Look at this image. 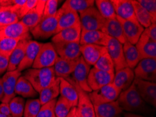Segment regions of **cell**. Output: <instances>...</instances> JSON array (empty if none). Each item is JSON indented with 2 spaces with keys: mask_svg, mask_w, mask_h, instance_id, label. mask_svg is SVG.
I'll return each instance as SVG.
<instances>
[{
  "mask_svg": "<svg viewBox=\"0 0 156 117\" xmlns=\"http://www.w3.org/2000/svg\"><path fill=\"white\" fill-rule=\"evenodd\" d=\"M117 102L122 111L129 113L148 114L151 109L139 95L134 83L127 90L120 92Z\"/></svg>",
  "mask_w": 156,
  "mask_h": 117,
  "instance_id": "obj_1",
  "label": "cell"
},
{
  "mask_svg": "<svg viewBox=\"0 0 156 117\" xmlns=\"http://www.w3.org/2000/svg\"><path fill=\"white\" fill-rule=\"evenodd\" d=\"M23 76L29 81L37 93L48 87L57 78L53 67L41 69H28L23 74Z\"/></svg>",
  "mask_w": 156,
  "mask_h": 117,
  "instance_id": "obj_2",
  "label": "cell"
},
{
  "mask_svg": "<svg viewBox=\"0 0 156 117\" xmlns=\"http://www.w3.org/2000/svg\"><path fill=\"white\" fill-rule=\"evenodd\" d=\"M81 30L101 31L106 19L101 16L96 7L91 6L79 13Z\"/></svg>",
  "mask_w": 156,
  "mask_h": 117,
  "instance_id": "obj_3",
  "label": "cell"
},
{
  "mask_svg": "<svg viewBox=\"0 0 156 117\" xmlns=\"http://www.w3.org/2000/svg\"><path fill=\"white\" fill-rule=\"evenodd\" d=\"M120 91L113 83H109L100 89L89 93L88 95L93 105L114 102L117 100Z\"/></svg>",
  "mask_w": 156,
  "mask_h": 117,
  "instance_id": "obj_4",
  "label": "cell"
},
{
  "mask_svg": "<svg viewBox=\"0 0 156 117\" xmlns=\"http://www.w3.org/2000/svg\"><path fill=\"white\" fill-rule=\"evenodd\" d=\"M58 57V54L52 43L43 44L32 68L34 69L51 68L54 66Z\"/></svg>",
  "mask_w": 156,
  "mask_h": 117,
  "instance_id": "obj_5",
  "label": "cell"
},
{
  "mask_svg": "<svg viewBox=\"0 0 156 117\" xmlns=\"http://www.w3.org/2000/svg\"><path fill=\"white\" fill-rule=\"evenodd\" d=\"M58 15L51 17H43L39 24L30 30L33 37L37 39H48L56 34L58 27Z\"/></svg>",
  "mask_w": 156,
  "mask_h": 117,
  "instance_id": "obj_6",
  "label": "cell"
},
{
  "mask_svg": "<svg viewBox=\"0 0 156 117\" xmlns=\"http://www.w3.org/2000/svg\"><path fill=\"white\" fill-rule=\"evenodd\" d=\"M65 79L72 83L77 90L79 96L76 107L77 117H95L93 104H92L88 93L83 90L70 77L66 78Z\"/></svg>",
  "mask_w": 156,
  "mask_h": 117,
  "instance_id": "obj_7",
  "label": "cell"
},
{
  "mask_svg": "<svg viewBox=\"0 0 156 117\" xmlns=\"http://www.w3.org/2000/svg\"><path fill=\"white\" fill-rule=\"evenodd\" d=\"M134 73L135 78L147 81L156 82V59L146 58L139 62L135 68Z\"/></svg>",
  "mask_w": 156,
  "mask_h": 117,
  "instance_id": "obj_8",
  "label": "cell"
},
{
  "mask_svg": "<svg viewBox=\"0 0 156 117\" xmlns=\"http://www.w3.org/2000/svg\"><path fill=\"white\" fill-rule=\"evenodd\" d=\"M133 83L139 95L146 104L156 106V83L134 78Z\"/></svg>",
  "mask_w": 156,
  "mask_h": 117,
  "instance_id": "obj_9",
  "label": "cell"
},
{
  "mask_svg": "<svg viewBox=\"0 0 156 117\" xmlns=\"http://www.w3.org/2000/svg\"><path fill=\"white\" fill-rule=\"evenodd\" d=\"M90 70V66L87 64L83 57L81 56L74 71L72 74V77H70L77 85H79V86L83 90L87 93L92 92V90L87 84V76Z\"/></svg>",
  "mask_w": 156,
  "mask_h": 117,
  "instance_id": "obj_10",
  "label": "cell"
},
{
  "mask_svg": "<svg viewBox=\"0 0 156 117\" xmlns=\"http://www.w3.org/2000/svg\"><path fill=\"white\" fill-rule=\"evenodd\" d=\"M57 15H58V19L56 34L60 31L73 27L76 24L80 23L79 13L72 10L67 6L62 5V6L57 11Z\"/></svg>",
  "mask_w": 156,
  "mask_h": 117,
  "instance_id": "obj_11",
  "label": "cell"
},
{
  "mask_svg": "<svg viewBox=\"0 0 156 117\" xmlns=\"http://www.w3.org/2000/svg\"><path fill=\"white\" fill-rule=\"evenodd\" d=\"M107 52L114 64L115 71L127 68L125 62L122 44L116 39L109 37L107 46H106Z\"/></svg>",
  "mask_w": 156,
  "mask_h": 117,
  "instance_id": "obj_12",
  "label": "cell"
},
{
  "mask_svg": "<svg viewBox=\"0 0 156 117\" xmlns=\"http://www.w3.org/2000/svg\"><path fill=\"white\" fill-rule=\"evenodd\" d=\"M20 76V71L16 70L12 71H7L2 78L4 90V97L2 100V102L9 104V102L16 97V85L18 78Z\"/></svg>",
  "mask_w": 156,
  "mask_h": 117,
  "instance_id": "obj_13",
  "label": "cell"
},
{
  "mask_svg": "<svg viewBox=\"0 0 156 117\" xmlns=\"http://www.w3.org/2000/svg\"><path fill=\"white\" fill-rule=\"evenodd\" d=\"M114 75L105 72V71L98 70L96 68H92L90 70L87 76V84L90 88L92 91L100 89L105 86L112 83Z\"/></svg>",
  "mask_w": 156,
  "mask_h": 117,
  "instance_id": "obj_14",
  "label": "cell"
},
{
  "mask_svg": "<svg viewBox=\"0 0 156 117\" xmlns=\"http://www.w3.org/2000/svg\"><path fill=\"white\" fill-rule=\"evenodd\" d=\"M58 57L63 59L74 60L81 56L80 43L59 42L52 43Z\"/></svg>",
  "mask_w": 156,
  "mask_h": 117,
  "instance_id": "obj_15",
  "label": "cell"
},
{
  "mask_svg": "<svg viewBox=\"0 0 156 117\" xmlns=\"http://www.w3.org/2000/svg\"><path fill=\"white\" fill-rule=\"evenodd\" d=\"M30 30L21 21L7 25L0 29V39L3 38L25 39H30Z\"/></svg>",
  "mask_w": 156,
  "mask_h": 117,
  "instance_id": "obj_16",
  "label": "cell"
},
{
  "mask_svg": "<svg viewBox=\"0 0 156 117\" xmlns=\"http://www.w3.org/2000/svg\"><path fill=\"white\" fill-rule=\"evenodd\" d=\"M140 60L146 58H156V42L151 39L144 32L135 44Z\"/></svg>",
  "mask_w": 156,
  "mask_h": 117,
  "instance_id": "obj_17",
  "label": "cell"
},
{
  "mask_svg": "<svg viewBox=\"0 0 156 117\" xmlns=\"http://www.w3.org/2000/svg\"><path fill=\"white\" fill-rule=\"evenodd\" d=\"M111 2L117 16L132 23H139L136 20L131 0H112Z\"/></svg>",
  "mask_w": 156,
  "mask_h": 117,
  "instance_id": "obj_18",
  "label": "cell"
},
{
  "mask_svg": "<svg viewBox=\"0 0 156 117\" xmlns=\"http://www.w3.org/2000/svg\"><path fill=\"white\" fill-rule=\"evenodd\" d=\"M116 18L122 26L126 41L132 44L135 45L143 33L144 28L139 23H134L130 21L123 20L117 16Z\"/></svg>",
  "mask_w": 156,
  "mask_h": 117,
  "instance_id": "obj_19",
  "label": "cell"
},
{
  "mask_svg": "<svg viewBox=\"0 0 156 117\" xmlns=\"http://www.w3.org/2000/svg\"><path fill=\"white\" fill-rule=\"evenodd\" d=\"M80 52L86 63L90 66L97 63L99 58L107 52L106 46L94 44H85L80 46Z\"/></svg>",
  "mask_w": 156,
  "mask_h": 117,
  "instance_id": "obj_20",
  "label": "cell"
},
{
  "mask_svg": "<svg viewBox=\"0 0 156 117\" xmlns=\"http://www.w3.org/2000/svg\"><path fill=\"white\" fill-rule=\"evenodd\" d=\"M135 76L133 70L129 68H125L115 71L112 83L122 92L130 86Z\"/></svg>",
  "mask_w": 156,
  "mask_h": 117,
  "instance_id": "obj_21",
  "label": "cell"
},
{
  "mask_svg": "<svg viewBox=\"0 0 156 117\" xmlns=\"http://www.w3.org/2000/svg\"><path fill=\"white\" fill-rule=\"evenodd\" d=\"M42 44H41V43L29 40L27 47H26L25 56L17 68L18 71L21 72L23 70L31 68L37 58V54L39 53Z\"/></svg>",
  "mask_w": 156,
  "mask_h": 117,
  "instance_id": "obj_22",
  "label": "cell"
},
{
  "mask_svg": "<svg viewBox=\"0 0 156 117\" xmlns=\"http://www.w3.org/2000/svg\"><path fill=\"white\" fill-rule=\"evenodd\" d=\"M81 34V23H78L73 27L67 28L55 34L52 38V43H80Z\"/></svg>",
  "mask_w": 156,
  "mask_h": 117,
  "instance_id": "obj_23",
  "label": "cell"
},
{
  "mask_svg": "<svg viewBox=\"0 0 156 117\" xmlns=\"http://www.w3.org/2000/svg\"><path fill=\"white\" fill-rule=\"evenodd\" d=\"M109 37L99 30L84 31L81 30L80 45L94 44L106 46Z\"/></svg>",
  "mask_w": 156,
  "mask_h": 117,
  "instance_id": "obj_24",
  "label": "cell"
},
{
  "mask_svg": "<svg viewBox=\"0 0 156 117\" xmlns=\"http://www.w3.org/2000/svg\"><path fill=\"white\" fill-rule=\"evenodd\" d=\"M45 4H46L45 0L39 1L36 7L28 12L20 20L21 22L24 24L30 31L36 27L43 18Z\"/></svg>",
  "mask_w": 156,
  "mask_h": 117,
  "instance_id": "obj_25",
  "label": "cell"
},
{
  "mask_svg": "<svg viewBox=\"0 0 156 117\" xmlns=\"http://www.w3.org/2000/svg\"><path fill=\"white\" fill-rule=\"evenodd\" d=\"M101 32L108 35V37L116 39L122 44H124L127 42L122 31V26L119 21L117 20L116 17L106 20Z\"/></svg>",
  "mask_w": 156,
  "mask_h": 117,
  "instance_id": "obj_26",
  "label": "cell"
},
{
  "mask_svg": "<svg viewBox=\"0 0 156 117\" xmlns=\"http://www.w3.org/2000/svg\"><path fill=\"white\" fill-rule=\"evenodd\" d=\"M79 59V58L74 60H69L58 57L53 66L56 77L63 79L69 77L74 71Z\"/></svg>",
  "mask_w": 156,
  "mask_h": 117,
  "instance_id": "obj_27",
  "label": "cell"
},
{
  "mask_svg": "<svg viewBox=\"0 0 156 117\" xmlns=\"http://www.w3.org/2000/svg\"><path fill=\"white\" fill-rule=\"evenodd\" d=\"M20 9L21 7L14 4L3 7L0 11V29L20 21Z\"/></svg>",
  "mask_w": 156,
  "mask_h": 117,
  "instance_id": "obj_28",
  "label": "cell"
},
{
  "mask_svg": "<svg viewBox=\"0 0 156 117\" xmlns=\"http://www.w3.org/2000/svg\"><path fill=\"white\" fill-rule=\"evenodd\" d=\"M95 117H115L122 112L117 100L93 105Z\"/></svg>",
  "mask_w": 156,
  "mask_h": 117,
  "instance_id": "obj_29",
  "label": "cell"
},
{
  "mask_svg": "<svg viewBox=\"0 0 156 117\" xmlns=\"http://www.w3.org/2000/svg\"><path fill=\"white\" fill-rule=\"evenodd\" d=\"M29 42V39H22L13 50L12 53L9 57V66L7 68V71H12L17 70L18 67L22 61L23 57L25 56L26 47Z\"/></svg>",
  "mask_w": 156,
  "mask_h": 117,
  "instance_id": "obj_30",
  "label": "cell"
},
{
  "mask_svg": "<svg viewBox=\"0 0 156 117\" xmlns=\"http://www.w3.org/2000/svg\"><path fill=\"white\" fill-rule=\"evenodd\" d=\"M60 94L69 102L72 107H77L79 100L77 90L72 83L63 78H60Z\"/></svg>",
  "mask_w": 156,
  "mask_h": 117,
  "instance_id": "obj_31",
  "label": "cell"
},
{
  "mask_svg": "<svg viewBox=\"0 0 156 117\" xmlns=\"http://www.w3.org/2000/svg\"><path fill=\"white\" fill-rule=\"evenodd\" d=\"M60 94V78L57 77L55 80L39 92V101L41 105L55 100Z\"/></svg>",
  "mask_w": 156,
  "mask_h": 117,
  "instance_id": "obj_32",
  "label": "cell"
},
{
  "mask_svg": "<svg viewBox=\"0 0 156 117\" xmlns=\"http://www.w3.org/2000/svg\"><path fill=\"white\" fill-rule=\"evenodd\" d=\"M15 93L16 95L18 94L23 97H34L38 94L30 82L23 76L18 78L16 85Z\"/></svg>",
  "mask_w": 156,
  "mask_h": 117,
  "instance_id": "obj_33",
  "label": "cell"
},
{
  "mask_svg": "<svg viewBox=\"0 0 156 117\" xmlns=\"http://www.w3.org/2000/svg\"><path fill=\"white\" fill-rule=\"evenodd\" d=\"M122 49H123L124 57L127 68L133 70L140 61L135 45L126 42L124 44H122Z\"/></svg>",
  "mask_w": 156,
  "mask_h": 117,
  "instance_id": "obj_34",
  "label": "cell"
},
{
  "mask_svg": "<svg viewBox=\"0 0 156 117\" xmlns=\"http://www.w3.org/2000/svg\"><path fill=\"white\" fill-rule=\"evenodd\" d=\"M131 2L133 6L134 13L136 20L139 25H141L144 28H147L151 25V24L155 23L153 22L152 18L151 17L149 13L144 9L140 4L135 0H131Z\"/></svg>",
  "mask_w": 156,
  "mask_h": 117,
  "instance_id": "obj_35",
  "label": "cell"
},
{
  "mask_svg": "<svg viewBox=\"0 0 156 117\" xmlns=\"http://www.w3.org/2000/svg\"><path fill=\"white\" fill-rule=\"evenodd\" d=\"M94 4L97 6V9L100 12L102 17L108 20V19L115 18L116 17V14L113 8L112 2L108 0H96Z\"/></svg>",
  "mask_w": 156,
  "mask_h": 117,
  "instance_id": "obj_36",
  "label": "cell"
},
{
  "mask_svg": "<svg viewBox=\"0 0 156 117\" xmlns=\"http://www.w3.org/2000/svg\"><path fill=\"white\" fill-rule=\"evenodd\" d=\"M94 68L105 72L114 75L115 68L112 58H110L108 52L101 56L97 63L94 64Z\"/></svg>",
  "mask_w": 156,
  "mask_h": 117,
  "instance_id": "obj_37",
  "label": "cell"
},
{
  "mask_svg": "<svg viewBox=\"0 0 156 117\" xmlns=\"http://www.w3.org/2000/svg\"><path fill=\"white\" fill-rule=\"evenodd\" d=\"M94 4V0H67L63 5L79 13L90 7L93 6Z\"/></svg>",
  "mask_w": 156,
  "mask_h": 117,
  "instance_id": "obj_38",
  "label": "cell"
},
{
  "mask_svg": "<svg viewBox=\"0 0 156 117\" xmlns=\"http://www.w3.org/2000/svg\"><path fill=\"white\" fill-rule=\"evenodd\" d=\"M25 102L22 97H15L9 102L11 117H22L24 112Z\"/></svg>",
  "mask_w": 156,
  "mask_h": 117,
  "instance_id": "obj_39",
  "label": "cell"
},
{
  "mask_svg": "<svg viewBox=\"0 0 156 117\" xmlns=\"http://www.w3.org/2000/svg\"><path fill=\"white\" fill-rule=\"evenodd\" d=\"M20 39L3 38L0 39V55L10 57Z\"/></svg>",
  "mask_w": 156,
  "mask_h": 117,
  "instance_id": "obj_40",
  "label": "cell"
},
{
  "mask_svg": "<svg viewBox=\"0 0 156 117\" xmlns=\"http://www.w3.org/2000/svg\"><path fill=\"white\" fill-rule=\"evenodd\" d=\"M72 107L70 103L64 97L60 96L56 100L54 113L55 117H66L72 109Z\"/></svg>",
  "mask_w": 156,
  "mask_h": 117,
  "instance_id": "obj_41",
  "label": "cell"
},
{
  "mask_svg": "<svg viewBox=\"0 0 156 117\" xmlns=\"http://www.w3.org/2000/svg\"><path fill=\"white\" fill-rule=\"evenodd\" d=\"M41 106L39 99L28 100L25 104L23 116L24 117H37Z\"/></svg>",
  "mask_w": 156,
  "mask_h": 117,
  "instance_id": "obj_42",
  "label": "cell"
},
{
  "mask_svg": "<svg viewBox=\"0 0 156 117\" xmlns=\"http://www.w3.org/2000/svg\"><path fill=\"white\" fill-rule=\"evenodd\" d=\"M149 13L153 22H156V1L155 0H138L136 1Z\"/></svg>",
  "mask_w": 156,
  "mask_h": 117,
  "instance_id": "obj_43",
  "label": "cell"
},
{
  "mask_svg": "<svg viewBox=\"0 0 156 117\" xmlns=\"http://www.w3.org/2000/svg\"><path fill=\"white\" fill-rule=\"evenodd\" d=\"M56 100V99L53 100L42 105L37 117H55L54 108H55Z\"/></svg>",
  "mask_w": 156,
  "mask_h": 117,
  "instance_id": "obj_44",
  "label": "cell"
},
{
  "mask_svg": "<svg viewBox=\"0 0 156 117\" xmlns=\"http://www.w3.org/2000/svg\"><path fill=\"white\" fill-rule=\"evenodd\" d=\"M59 1L57 0H47L44 6L43 17H51L55 16L58 11Z\"/></svg>",
  "mask_w": 156,
  "mask_h": 117,
  "instance_id": "obj_45",
  "label": "cell"
},
{
  "mask_svg": "<svg viewBox=\"0 0 156 117\" xmlns=\"http://www.w3.org/2000/svg\"><path fill=\"white\" fill-rule=\"evenodd\" d=\"M39 0H26L25 3L22 8L20 10V20L23 18V16H25L30 11H31L32 9L36 7L37 4L39 3Z\"/></svg>",
  "mask_w": 156,
  "mask_h": 117,
  "instance_id": "obj_46",
  "label": "cell"
},
{
  "mask_svg": "<svg viewBox=\"0 0 156 117\" xmlns=\"http://www.w3.org/2000/svg\"><path fill=\"white\" fill-rule=\"evenodd\" d=\"M144 33L148 36L151 39L156 42V25L155 23L151 25L146 29H144Z\"/></svg>",
  "mask_w": 156,
  "mask_h": 117,
  "instance_id": "obj_47",
  "label": "cell"
},
{
  "mask_svg": "<svg viewBox=\"0 0 156 117\" xmlns=\"http://www.w3.org/2000/svg\"><path fill=\"white\" fill-rule=\"evenodd\" d=\"M9 57H6L2 55H0V75L3 74L4 71H7L9 66Z\"/></svg>",
  "mask_w": 156,
  "mask_h": 117,
  "instance_id": "obj_48",
  "label": "cell"
},
{
  "mask_svg": "<svg viewBox=\"0 0 156 117\" xmlns=\"http://www.w3.org/2000/svg\"><path fill=\"white\" fill-rule=\"evenodd\" d=\"M0 113L4 114V115L8 116L9 117H11L10 108H9V105L8 103H3L2 102L0 104Z\"/></svg>",
  "mask_w": 156,
  "mask_h": 117,
  "instance_id": "obj_49",
  "label": "cell"
},
{
  "mask_svg": "<svg viewBox=\"0 0 156 117\" xmlns=\"http://www.w3.org/2000/svg\"><path fill=\"white\" fill-rule=\"evenodd\" d=\"M12 5V2L11 0H0V11L3 7L8 6Z\"/></svg>",
  "mask_w": 156,
  "mask_h": 117,
  "instance_id": "obj_50",
  "label": "cell"
},
{
  "mask_svg": "<svg viewBox=\"0 0 156 117\" xmlns=\"http://www.w3.org/2000/svg\"><path fill=\"white\" fill-rule=\"evenodd\" d=\"M124 117H147L139 115L137 114H133V113H129V112H125L124 113Z\"/></svg>",
  "mask_w": 156,
  "mask_h": 117,
  "instance_id": "obj_51",
  "label": "cell"
},
{
  "mask_svg": "<svg viewBox=\"0 0 156 117\" xmlns=\"http://www.w3.org/2000/svg\"><path fill=\"white\" fill-rule=\"evenodd\" d=\"M3 97H4V90H3V86H2V79H0V102H2Z\"/></svg>",
  "mask_w": 156,
  "mask_h": 117,
  "instance_id": "obj_52",
  "label": "cell"
},
{
  "mask_svg": "<svg viewBox=\"0 0 156 117\" xmlns=\"http://www.w3.org/2000/svg\"><path fill=\"white\" fill-rule=\"evenodd\" d=\"M76 113V107H72L69 113L67 114V116L66 117H74Z\"/></svg>",
  "mask_w": 156,
  "mask_h": 117,
  "instance_id": "obj_53",
  "label": "cell"
},
{
  "mask_svg": "<svg viewBox=\"0 0 156 117\" xmlns=\"http://www.w3.org/2000/svg\"><path fill=\"white\" fill-rule=\"evenodd\" d=\"M0 117H9V116H6V115H4V114H3L0 113Z\"/></svg>",
  "mask_w": 156,
  "mask_h": 117,
  "instance_id": "obj_54",
  "label": "cell"
},
{
  "mask_svg": "<svg viewBox=\"0 0 156 117\" xmlns=\"http://www.w3.org/2000/svg\"><path fill=\"white\" fill-rule=\"evenodd\" d=\"M74 117H77V116H76V114H75Z\"/></svg>",
  "mask_w": 156,
  "mask_h": 117,
  "instance_id": "obj_55",
  "label": "cell"
},
{
  "mask_svg": "<svg viewBox=\"0 0 156 117\" xmlns=\"http://www.w3.org/2000/svg\"><path fill=\"white\" fill-rule=\"evenodd\" d=\"M115 117H121V116H120V115H119V116H115Z\"/></svg>",
  "mask_w": 156,
  "mask_h": 117,
  "instance_id": "obj_56",
  "label": "cell"
},
{
  "mask_svg": "<svg viewBox=\"0 0 156 117\" xmlns=\"http://www.w3.org/2000/svg\"></svg>",
  "mask_w": 156,
  "mask_h": 117,
  "instance_id": "obj_57",
  "label": "cell"
}]
</instances>
